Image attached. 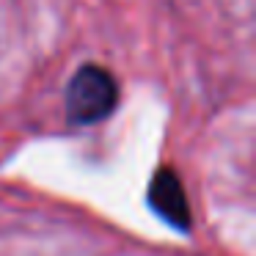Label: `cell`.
<instances>
[{"instance_id":"cell-2","label":"cell","mask_w":256,"mask_h":256,"mask_svg":"<svg viewBox=\"0 0 256 256\" xmlns=\"http://www.w3.org/2000/svg\"><path fill=\"white\" fill-rule=\"evenodd\" d=\"M149 201L168 223H174L176 228H188L190 226V210H188V198L179 176L171 168H162L149 188Z\"/></svg>"},{"instance_id":"cell-1","label":"cell","mask_w":256,"mask_h":256,"mask_svg":"<svg viewBox=\"0 0 256 256\" xmlns=\"http://www.w3.org/2000/svg\"><path fill=\"white\" fill-rule=\"evenodd\" d=\"M118 102V86L113 74L102 66L78 69L66 88V113L74 124H94L113 113Z\"/></svg>"}]
</instances>
